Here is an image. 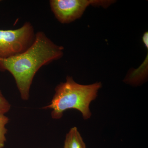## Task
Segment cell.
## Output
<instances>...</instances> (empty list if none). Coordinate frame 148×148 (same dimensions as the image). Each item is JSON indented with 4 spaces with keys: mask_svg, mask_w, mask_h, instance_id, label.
I'll use <instances>...</instances> for the list:
<instances>
[{
    "mask_svg": "<svg viewBox=\"0 0 148 148\" xmlns=\"http://www.w3.org/2000/svg\"><path fill=\"white\" fill-rule=\"evenodd\" d=\"M64 49L44 32H38L32 45L24 52L7 58H0V71H8L12 75L21 98L27 101L37 72L42 66L61 58Z\"/></svg>",
    "mask_w": 148,
    "mask_h": 148,
    "instance_id": "obj_1",
    "label": "cell"
},
{
    "mask_svg": "<svg viewBox=\"0 0 148 148\" xmlns=\"http://www.w3.org/2000/svg\"><path fill=\"white\" fill-rule=\"evenodd\" d=\"M101 85V82L80 84L72 77H67L65 82L61 83L56 88L51 102L43 108L51 109V116L54 119L61 118L65 111L71 109L79 111L84 119H88L91 116L89 106L97 97Z\"/></svg>",
    "mask_w": 148,
    "mask_h": 148,
    "instance_id": "obj_2",
    "label": "cell"
},
{
    "mask_svg": "<svg viewBox=\"0 0 148 148\" xmlns=\"http://www.w3.org/2000/svg\"><path fill=\"white\" fill-rule=\"evenodd\" d=\"M35 36L34 27L29 22L15 30H0V58H7L24 52L32 45Z\"/></svg>",
    "mask_w": 148,
    "mask_h": 148,
    "instance_id": "obj_3",
    "label": "cell"
},
{
    "mask_svg": "<svg viewBox=\"0 0 148 148\" xmlns=\"http://www.w3.org/2000/svg\"><path fill=\"white\" fill-rule=\"evenodd\" d=\"M114 2L103 0H51L49 3L56 19L62 24H68L81 17L89 6L106 8Z\"/></svg>",
    "mask_w": 148,
    "mask_h": 148,
    "instance_id": "obj_4",
    "label": "cell"
},
{
    "mask_svg": "<svg viewBox=\"0 0 148 148\" xmlns=\"http://www.w3.org/2000/svg\"><path fill=\"white\" fill-rule=\"evenodd\" d=\"M64 148H86L85 144L76 127H72L67 133Z\"/></svg>",
    "mask_w": 148,
    "mask_h": 148,
    "instance_id": "obj_5",
    "label": "cell"
},
{
    "mask_svg": "<svg viewBox=\"0 0 148 148\" xmlns=\"http://www.w3.org/2000/svg\"><path fill=\"white\" fill-rule=\"evenodd\" d=\"M8 122L9 119L7 116L4 114H0V148L4 147L6 142L5 135L8 130L5 126Z\"/></svg>",
    "mask_w": 148,
    "mask_h": 148,
    "instance_id": "obj_6",
    "label": "cell"
},
{
    "mask_svg": "<svg viewBox=\"0 0 148 148\" xmlns=\"http://www.w3.org/2000/svg\"><path fill=\"white\" fill-rule=\"evenodd\" d=\"M11 106L0 90V114H5L10 110Z\"/></svg>",
    "mask_w": 148,
    "mask_h": 148,
    "instance_id": "obj_7",
    "label": "cell"
},
{
    "mask_svg": "<svg viewBox=\"0 0 148 148\" xmlns=\"http://www.w3.org/2000/svg\"></svg>",
    "mask_w": 148,
    "mask_h": 148,
    "instance_id": "obj_8",
    "label": "cell"
}]
</instances>
